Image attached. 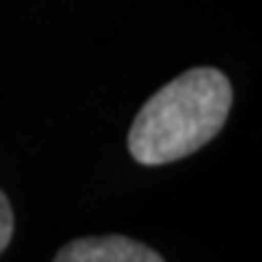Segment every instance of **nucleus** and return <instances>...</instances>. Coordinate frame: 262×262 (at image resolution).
I'll return each mask as SVG.
<instances>
[{"label":"nucleus","mask_w":262,"mask_h":262,"mask_svg":"<svg viewBox=\"0 0 262 262\" xmlns=\"http://www.w3.org/2000/svg\"><path fill=\"white\" fill-rule=\"evenodd\" d=\"M233 89L214 67L187 70L145 102L128 131V152L142 166L174 163L220 134L230 115Z\"/></svg>","instance_id":"obj_1"},{"label":"nucleus","mask_w":262,"mask_h":262,"mask_svg":"<svg viewBox=\"0 0 262 262\" xmlns=\"http://www.w3.org/2000/svg\"><path fill=\"white\" fill-rule=\"evenodd\" d=\"M54 262H163V257L126 235H89L59 249Z\"/></svg>","instance_id":"obj_2"},{"label":"nucleus","mask_w":262,"mask_h":262,"mask_svg":"<svg viewBox=\"0 0 262 262\" xmlns=\"http://www.w3.org/2000/svg\"><path fill=\"white\" fill-rule=\"evenodd\" d=\"M11 235H14V211H11L8 198L3 195V190H0V254H3V249L11 244Z\"/></svg>","instance_id":"obj_3"}]
</instances>
